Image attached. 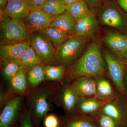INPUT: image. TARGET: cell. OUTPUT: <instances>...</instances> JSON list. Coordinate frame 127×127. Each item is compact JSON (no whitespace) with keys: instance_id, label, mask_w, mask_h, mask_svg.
I'll use <instances>...</instances> for the list:
<instances>
[{"instance_id":"cell-26","label":"cell","mask_w":127,"mask_h":127,"mask_svg":"<svg viewBox=\"0 0 127 127\" xmlns=\"http://www.w3.org/2000/svg\"><path fill=\"white\" fill-rule=\"evenodd\" d=\"M65 66L61 64L56 66L45 65L46 80L63 82L66 72Z\"/></svg>"},{"instance_id":"cell-39","label":"cell","mask_w":127,"mask_h":127,"mask_svg":"<svg viewBox=\"0 0 127 127\" xmlns=\"http://www.w3.org/2000/svg\"><path fill=\"white\" fill-rule=\"evenodd\" d=\"M123 61L125 64L126 70L127 71V52L124 56L123 59Z\"/></svg>"},{"instance_id":"cell-30","label":"cell","mask_w":127,"mask_h":127,"mask_svg":"<svg viewBox=\"0 0 127 127\" xmlns=\"http://www.w3.org/2000/svg\"><path fill=\"white\" fill-rule=\"evenodd\" d=\"M43 120L44 127H62L61 118L55 114L47 115Z\"/></svg>"},{"instance_id":"cell-18","label":"cell","mask_w":127,"mask_h":127,"mask_svg":"<svg viewBox=\"0 0 127 127\" xmlns=\"http://www.w3.org/2000/svg\"><path fill=\"white\" fill-rule=\"evenodd\" d=\"M59 91L60 104L66 114L72 113L79 96L70 83H64Z\"/></svg>"},{"instance_id":"cell-19","label":"cell","mask_w":127,"mask_h":127,"mask_svg":"<svg viewBox=\"0 0 127 127\" xmlns=\"http://www.w3.org/2000/svg\"><path fill=\"white\" fill-rule=\"evenodd\" d=\"M62 127H98L96 119L76 113L61 118Z\"/></svg>"},{"instance_id":"cell-8","label":"cell","mask_w":127,"mask_h":127,"mask_svg":"<svg viewBox=\"0 0 127 127\" xmlns=\"http://www.w3.org/2000/svg\"><path fill=\"white\" fill-rule=\"evenodd\" d=\"M102 113L106 114L117 121L123 127H127V96L120 94L115 100L106 103Z\"/></svg>"},{"instance_id":"cell-7","label":"cell","mask_w":127,"mask_h":127,"mask_svg":"<svg viewBox=\"0 0 127 127\" xmlns=\"http://www.w3.org/2000/svg\"><path fill=\"white\" fill-rule=\"evenodd\" d=\"M2 33L5 40L11 43L25 42L28 39V32L22 22L3 15Z\"/></svg>"},{"instance_id":"cell-9","label":"cell","mask_w":127,"mask_h":127,"mask_svg":"<svg viewBox=\"0 0 127 127\" xmlns=\"http://www.w3.org/2000/svg\"><path fill=\"white\" fill-rule=\"evenodd\" d=\"M57 16L52 15L39 9H32L23 20L27 29L32 32H41L50 27Z\"/></svg>"},{"instance_id":"cell-37","label":"cell","mask_w":127,"mask_h":127,"mask_svg":"<svg viewBox=\"0 0 127 127\" xmlns=\"http://www.w3.org/2000/svg\"><path fill=\"white\" fill-rule=\"evenodd\" d=\"M66 6L71 4L73 3L76 2L78 0H63Z\"/></svg>"},{"instance_id":"cell-23","label":"cell","mask_w":127,"mask_h":127,"mask_svg":"<svg viewBox=\"0 0 127 127\" xmlns=\"http://www.w3.org/2000/svg\"><path fill=\"white\" fill-rule=\"evenodd\" d=\"M43 32L57 49L64 43L69 37V35L62 30L55 27H50Z\"/></svg>"},{"instance_id":"cell-6","label":"cell","mask_w":127,"mask_h":127,"mask_svg":"<svg viewBox=\"0 0 127 127\" xmlns=\"http://www.w3.org/2000/svg\"><path fill=\"white\" fill-rule=\"evenodd\" d=\"M98 21L103 25L117 30H123L127 26V19L123 12L115 4L108 2L100 8Z\"/></svg>"},{"instance_id":"cell-21","label":"cell","mask_w":127,"mask_h":127,"mask_svg":"<svg viewBox=\"0 0 127 127\" xmlns=\"http://www.w3.org/2000/svg\"><path fill=\"white\" fill-rule=\"evenodd\" d=\"M45 68V65L41 64L26 70L27 81L29 87L36 88L46 80Z\"/></svg>"},{"instance_id":"cell-1","label":"cell","mask_w":127,"mask_h":127,"mask_svg":"<svg viewBox=\"0 0 127 127\" xmlns=\"http://www.w3.org/2000/svg\"><path fill=\"white\" fill-rule=\"evenodd\" d=\"M106 65L100 45L94 41L81 56L66 71L64 83H69L78 78L89 77L96 80L107 76Z\"/></svg>"},{"instance_id":"cell-17","label":"cell","mask_w":127,"mask_h":127,"mask_svg":"<svg viewBox=\"0 0 127 127\" xmlns=\"http://www.w3.org/2000/svg\"><path fill=\"white\" fill-rule=\"evenodd\" d=\"M107 76L98 78L96 81V97L103 102L112 101L118 97L120 93L112 85L111 80L108 79Z\"/></svg>"},{"instance_id":"cell-13","label":"cell","mask_w":127,"mask_h":127,"mask_svg":"<svg viewBox=\"0 0 127 127\" xmlns=\"http://www.w3.org/2000/svg\"><path fill=\"white\" fill-rule=\"evenodd\" d=\"M30 46V43L26 42L11 43L1 46L0 48L1 62L4 65L11 62H18Z\"/></svg>"},{"instance_id":"cell-4","label":"cell","mask_w":127,"mask_h":127,"mask_svg":"<svg viewBox=\"0 0 127 127\" xmlns=\"http://www.w3.org/2000/svg\"><path fill=\"white\" fill-rule=\"evenodd\" d=\"M102 55L106 65L108 76L119 93H125L126 68L123 61L107 51H104Z\"/></svg>"},{"instance_id":"cell-34","label":"cell","mask_w":127,"mask_h":127,"mask_svg":"<svg viewBox=\"0 0 127 127\" xmlns=\"http://www.w3.org/2000/svg\"><path fill=\"white\" fill-rule=\"evenodd\" d=\"M118 4L127 13V0H117Z\"/></svg>"},{"instance_id":"cell-33","label":"cell","mask_w":127,"mask_h":127,"mask_svg":"<svg viewBox=\"0 0 127 127\" xmlns=\"http://www.w3.org/2000/svg\"><path fill=\"white\" fill-rule=\"evenodd\" d=\"M32 9H39L48 0H30Z\"/></svg>"},{"instance_id":"cell-31","label":"cell","mask_w":127,"mask_h":127,"mask_svg":"<svg viewBox=\"0 0 127 127\" xmlns=\"http://www.w3.org/2000/svg\"><path fill=\"white\" fill-rule=\"evenodd\" d=\"M19 122L20 127H33L31 116L28 111L22 114Z\"/></svg>"},{"instance_id":"cell-11","label":"cell","mask_w":127,"mask_h":127,"mask_svg":"<svg viewBox=\"0 0 127 127\" xmlns=\"http://www.w3.org/2000/svg\"><path fill=\"white\" fill-rule=\"evenodd\" d=\"M105 103L96 97H79L73 112L96 119L102 112Z\"/></svg>"},{"instance_id":"cell-12","label":"cell","mask_w":127,"mask_h":127,"mask_svg":"<svg viewBox=\"0 0 127 127\" xmlns=\"http://www.w3.org/2000/svg\"><path fill=\"white\" fill-rule=\"evenodd\" d=\"M103 41L114 55L123 61L127 52V35L117 32H109L104 36Z\"/></svg>"},{"instance_id":"cell-32","label":"cell","mask_w":127,"mask_h":127,"mask_svg":"<svg viewBox=\"0 0 127 127\" xmlns=\"http://www.w3.org/2000/svg\"><path fill=\"white\" fill-rule=\"evenodd\" d=\"M13 93L11 90L5 92L1 91L0 95V104L1 107L5 106L7 103L15 97L16 96H14Z\"/></svg>"},{"instance_id":"cell-35","label":"cell","mask_w":127,"mask_h":127,"mask_svg":"<svg viewBox=\"0 0 127 127\" xmlns=\"http://www.w3.org/2000/svg\"><path fill=\"white\" fill-rule=\"evenodd\" d=\"M92 6H96L100 3L101 0H87Z\"/></svg>"},{"instance_id":"cell-14","label":"cell","mask_w":127,"mask_h":127,"mask_svg":"<svg viewBox=\"0 0 127 127\" xmlns=\"http://www.w3.org/2000/svg\"><path fill=\"white\" fill-rule=\"evenodd\" d=\"M32 9L30 0H9L3 10L5 15L21 22L27 16Z\"/></svg>"},{"instance_id":"cell-15","label":"cell","mask_w":127,"mask_h":127,"mask_svg":"<svg viewBox=\"0 0 127 127\" xmlns=\"http://www.w3.org/2000/svg\"><path fill=\"white\" fill-rule=\"evenodd\" d=\"M99 21L92 13L76 21L74 34L79 36L90 37L97 31Z\"/></svg>"},{"instance_id":"cell-29","label":"cell","mask_w":127,"mask_h":127,"mask_svg":"<svg viewBox=\"0 0 127 127\" xmlns=\"http://www.w3.org/2000/svg\"><path fill=\"white\" fill-rule=\"evenodd\" d=\"M98 127H123L110 116L101 113L96 119Z\"/></svg>"},{"instance_id":"cell-28","label":"cell","mask_w":127,"mask_h":127,"mask_svg":"<svg viewBox=\"0 0 127 127\" xmlns=\"http://www.w3.org/2000/svg\"><path fill=\"white\" fill-rule=\"evenodd\" d=\"M21 68L17 62H11L4 64L2 76L5 79L9 81L18 73Z\"/></svg>"},{"instance_id":"cell-5","label":"cell","mask_w":127,"mask_h":127,"mask_svg":"<svg viewBox=\"0 0 127 127\" xmlns=\"http://www.w3.org/2000/svg\"><path fill=\"white\" fill-rule=\"evenodd\" d=\"M30 44L45 65H54L58 62L56 51L51 42L42 32L32 35Z\"/></svg>"},{"instance_id":"cell-24","label":"cell","mask_w":127,"mask_h":127,"mask_svg":"<svg viewBox=\"0 0 127 127\" xmlns=\"http://www.w3.org/2000/svg\"><path fill=\"white\" fill-rule=\"evenodd\" d=\"M17 62L21 67L26 70L36 65L42 64L31 46L26 50Z\"/></svg>"},{"instance_id":"cell-22","label":"cell","mask_w":127,"mask_h":127,"mask_svg":"<svg viewBox=\"0 0 127 127\" xmlns=\"http://www.w3.org/2000/svg\"><path fill=\"white\" fill-rule=\"evenodd\" d=\"M11 90L19 94H25L27 92L28 86L26 70L21 68L18 73L9 81Z\"/></svg>"},{"instance_id":"cell-38","label":"cell","mask_w":127,"mask_h":127,"mask_svg":"<svg viewBox=\"0 0 127 127\" xmlns=\"http://www.w3.org/2000/svg\"><path fill=\"white\" fill-rule=\"evenodd\" d=\"M125 93L127 96V71L126 70L125 76Z\"/></svg>"},{"instance_id":"cell-36","label":"cell","mask_w":127,"mask_h":127,"mask_svg":"<svg viewBox=\"0 0 127 127\" xmlns=\"http://www.w3.org/2000/svg\"><path fill=\"white\" fill-rule=\"evenodd\" d=\"M9 0H0V8L4 10L7 5Z\"/></svg>"},{"instance_id":"cell-25","label":"cell","mask_w":127,"mask_h":127,"mask_svg":"<svg viewBox=\"0 0 127 127\" xmlns=\"http://www.w3.org/2000/svg\"><path fill=\"white\" fill-rule=\"evenodd\" d=\"M66 11L76 20L91 14L86 0H78L71 4L66 6Z\"/></svg>"},{"instance_id":"cell-3","label":"cell","mask_w":127,"mask_h":127,"mask_svg":"<svg viewBox=\"0 0 127 127\" xmlns=\"http://www.w3.org/2000/svg\"><path fill=\"white\" fill-rule=\"evenodd\" d=\"M89 37L70 35L68 39L56 51L58 62L65 66L71 64L81 53Z\"/></svg>"},{"instance_id":"cell-20","label":"cell","mask_w":127,"mask_h":127,"mask_svg":"<svg viewBox=\"0 0 127 127\" xmlns=\"http://www.w3.org/2000/svg\"><path fill=\"white\" fill-rule=\"evenodd\" d=\"M76 20L68 11H66L58 15L53 21L51 27L58 28L67 34H74Z\"/></svg>"},{"instance_id":"cell-10","label":"cell","mask_w":127,"mask_h":127,"mask_svg":"<svg viewBox=\"0 0 127 127\" xmlns=\"http://www.w3.org/2000/svg\"><path fill=\"white\" fill-rule=\"evenodd\" d=\"M22 98L16 96L2 109L0 115V127H13L19 120L21 114Z\"/></svg>"},{"instance_id":"cell-2","label":"cell","mask_w":127,"mask_h":127,"mask_svg":"<svg viewBox=\"0 0 127 127\" xmlns=\"http://www.w3.org/2000/svg\"><path fill=\"white\" fill-rule=\"evenodd\" d=\"M54 85L44 84L33 89L29 96V112L32 123L38 126L50 111L48 99L55 91Z\"/></svg>"},{"instance_id":"cell-27","label":"cell","mask_w":127,"mask_h":127,"mask_svg":"<svg viewBox=\"0 0 127 127\" xmlns=\"http://www.w3.org/2000/svg\"><path fill=\"white\" fill-rule=\"evenodd\" d=\"M39 10L53 16H58L66 10V6L63 0H48Z\"/></svg>"},{"instance_id":"cell-16","label":"cell","mask_w":127,"mask_h":127,"mask_svg":"<svg viewBox=\"0 0 127 127\" xmlns=\"http://www.w3.org/2000/svg\"><path fill=\"white\" fill-rule=\"evenodd\" d=\"M69 83L79 97H96V81L95 79L89 77H79Z\"/></svg>"}]
</instances>
